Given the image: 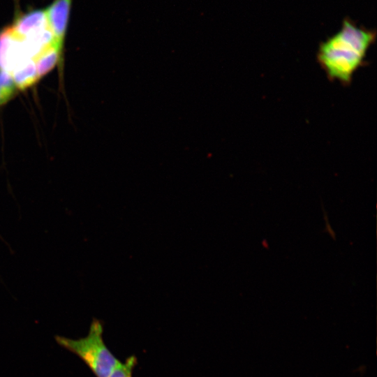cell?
Returning <instances> with one entry per match:
<instances>
[{
    "mask_svg": "<svg viewBox=\"0 0 377 377\" xmlns=\"http://www.w3.org/2000/svg\"><path fill=\"white\" fill-rule=\"evenodd\" d=\"M10 75L17 88L20 89H25L31 87L40 78L33 60L22 64Z\"/></svg>",
    "mask_w": 377,
    "mask_h": 377,
    "instance_id": "277c9868",
    "label": "cell"
},
{
    "mask_svg": "<svg viewBox=\"0 0 377 377\" xmlns=\"http://www.w3.org/2000/svg\"><path fill=\"white\" fill-rule=\"evenodd\" d=\"M376 31L345 18L340 29L318 46L316 59L330 81L348 86L355 72L366 64Z\"/></svg>",
    "mask_w": 377,
    "mask_h": 377,
    "instance_id": "6da1fadb",
    "label": "cell"
},
{
    "mask_svg": "<svg viewBox=\"0 0 377 377\" xmlns=\"http://www.w3.org/2000/svg\"><path fill=\"white\" fill-rule=\"evenodd\" d=\"M136 364L137 358L131 355L124 362L119 361L108 377H133V371Z\"/></svg>",
    "mask_w": 377,
    "mask_h": 377,
    "instance_id": "52a82bcc",
    "label": "cell"
},
{
    "mask_svg": "<svg viewBox=\"0 0 377 377\" xmlns=\"http://www.w3.org/2000/svg\"><path fill=\"white\" fill-rule=\"evenodd\" d=\"M72 0H54L45 10L56 44L63 50Z\"/></svg>",
    "mask_w": 377,
    "mask_h": 377,
    "instance_id": "3957f363",
    "label": "cell"
},
{
    "mask_svg": "<svg viewBox=\"0 0 377 377\" xmlns=\"http://www.w3.org/2000/svg\"><path fill=\"white\" fill-rule=\"evenodd\" d=\"M17 87L11 75L3 71H0V106L13 97Z\"/></svg>",
    "mask_w": 377,
    "mask_h": 377,
    "instance_id": "8992f818",
    "label": "cell"
},
{
    "mask_svg": "<svg viewBox=\"0 0 377 377\" xmlns=\"http://www.w3.org/2000/svg\"><path fill=\"white\" fill-rule=\"evenodd\" d=\"M62 52L55 45L42 52L34 59L39 77L49 73L59 62Z\"/></svg>",
    "mask_w": 377,
    "mask_h": 377,
    "instance_id": "5b68a950",
    "label": "cell"
},
{
    "mask_svg": "<svg viewBox=\"0 0 377 377\" xmlns=\"http://www.w3.org/2000/svg\"><path fill=\"white\" fill-rule=\"evenodd\" d=\"M103 324L93 318L88 334L77 339L55 336L62 348L77 355L96 377H108L119 360L108 348L103 337Z\"/></svg>",
    "mask_w": 377,
    "mask_h": 377,
    "instance_id": "7a4b0ae2",
    "label": "cell"
}]
</instances>
